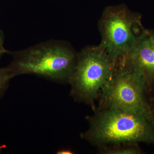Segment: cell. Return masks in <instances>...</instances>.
Listing matches in <instances>:
<instances>
[{"mask_svg":"<svg viewBox=\"0 0 154 154\" xmlns=\"http://www.w3.org/2000/svg\"><path fill=\"white\" fill-rule=\"evenodd\" d=\"M153 101H154V94H153Z\"/></svg>","mask_w":154,"mask_h":154,"instance_id":"11","label":"cell"},{"mask_svg":"<svg viewBox=\"0 0 154 154\" xmlns=\"http://www.w3.org/2000/svg\"><path fill=\"white\" fill-rule=\"evenodd\" d=\"M73 152L68 149H63L60 150L57 152V153L58 154H73Z\"/></svg>","mask_w":154,"mask_h":154,"instance_id":"10","label":"cell"},{"mask_svg":"<svg viewBox=\"0 0 154 154\" xmlns=\"http://www.w3.org/2000/svg\"><path fill=\"white\" fill-rule=\"evenodd\" d=\"M120 60L142 74L147 83L154 81V32L146 30Z\"/></svg>","mask_w":154,"mask_h":154,"instance_id":"6","label":"cell"},{"mask_svg":"<svg viewBox=\"0 0 154 154\" xmlns=\"http://www.w3.org/2000/svg\"><path fill=\"white\" fill-rule=\"evenodd\" d=\"M100 45L116 63L133 47L146 29L140 15L123 5L106 8L99 21Z\"/></svg>","mask_w":154,"mask_h":154,"instance_id":"5","label":"cell"},{"mask_svg":"<svg viewBox=\"0 0 154 154\" xmlns=\"http://www.w3.org/2000/svg\"><path fill=\"white\" fill-rule=\"evenodd\" d=\"M8 53L13 57L8 67L14 77L33 74L57 82H68L78 56L65 42L54 40Z\"/></svg>","mask_w":154,"mask_h":154,"instance_id":"2","label":"cell"},{"mask_svg":"<svg viewBox=\"0 0 154 154\" xmlns=\"http://www.w3.org/2000/svg\"><path fill=\"white\" fill-rule=\"evenodd\" d=\"M131 145L127 146L120 147L119 146H115L114 147L105 149L104 152L108 154H137L140 153L137 148Z\"/></svg>","mask_w":154,"mask_h":154,"instance_id":"8","label":"cell"},{"mask_svg":"<svg viewBox=\"0 0 154 154\" xmlns=\"http://www.w3.org/2000/svg\"><path fill=\"white\" fill-rule=\"evenodd\" d=\"M14 78L8 66L0 68V98L8 89L9 82Z\"/></svg>","mask_w":154,"mask_h":154,"instance_id":"7","label":"cell"},{"mask_svg":"<svg viewBox=\"0 0 154 154\" xmlns=\"http://www.w3.org/2000/svg\"><path fill=\"white\" fill-rule=\"evenodd\" d=\"M116 63L100 45L83 48L78 53L74 68L68 81L71 95L77 101L94 107Z\"/></svg>","mask_w":154,"mask_h":154,"instance_id":"4","label":"cell"},{"mask_svg":"<svg viewBox=\"0 0 154 154\" xmlns=\"http://www.w3.org/2000/svg\"><path fill=\"white\" fill-rule=\"evenodd\" d=\"M4 40L5 36L2 30L0 29V58L4 54L8 53V51L4 47Z\"/></svg>","mask_w":154,"mask_h":154,"instance_id":"9","label":"cell"},{"mask_svg":"<svg viewBox=\"0 0 154 154\" xmlns=\"http://www.w3.org/2000/svg\"><path fill=\"white\" fill-rule=\"evenodd\" d=\"M147 84L140 72L122 61H118L100 92L102 107L125 110L154 124V113L145 95Z\"/></svg>","mask_w":154,"mask_h":154,"instance_id":"3","label":"cell"},{"mask_svg":"<svg viewBox=\"0 0 154 154\" xmlns=\"http://www.w3.org/2000/svg\"><path fill=\"white\" fill-rule=\"evenodd\" d=\"M87 119L89 128L81 136L94 145L154 144V123L140 116L120 109L102 108Z\"/></svg>","mask_w":154,"mask_h":154,"instance_id":"1","label":"cell"}]
</instances>
